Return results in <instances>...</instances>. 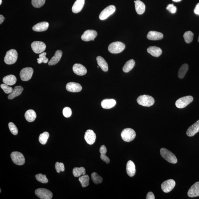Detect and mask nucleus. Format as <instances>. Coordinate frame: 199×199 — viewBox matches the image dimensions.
Listing matches in <instances>:
<instances>
[{
  "label": "nucleus",
  "instance_id": "nucleus-1",
  "mask_svg": "<svg viewBox=\"0 0 199 199\" xmlns=\"http://www.w3.org/2000/svg\"><path fill=\"white\" fill-rule=\"evenodd\" d=\"M160 153L162 158L169 163L176 164L178 162V160L174 153L165 148H162L160 149Z\"/></svg>",
  "mask_w": 199,
  "mask_h": 199
},
{
  "label": "nucleus",
  "instance_id": "nucleus-2",
  "mask_svg": "<svg viewBox=\"0 0 199 199\" xmlns=\"http://www.w3.org/2000/svg\"><path fill=\"white\" fill-rule=\"evenodd\" d=\"M137 102L143 106L149 107L154 104L155 100L152 97L147 95H143L138 97Z\"/></svg>",
  "mask_w": 199,
  "mask_h": 199
},
{
  "label": "nucleus",
  "instance_id": "nucleus-3",
  "mask_svg": "<svg viewBox=\"0 0 199 199\" xmlns=\"http://www.w3.org/2000/svg\"><path fill=\"white\" fill-rule=\"evenodd\" d=\"M125 48V45L121 42L117 41L111 43L109 45V52L112 54H118L123 52Z\"/></svg>",
  "mask_w": 199,
  "mask_h": 199
},
{
  "label": "nucleus",
  "instance_id": "nucleus-4",
  "mask_svg": "<svg viewBox=\"0 0 199 199\" xmlns=\"http://www.w3.org/2000/svg\"><path fill=\"white\" fill-rule=\"evenodd\" d=\"M136 132L133 129L127 128L124 129L121 133L122 139L125 142H130L136 138Z\"/></svg>",
  "mask_w": 199,
  "mask_h": 199
},
{
  "label": "nucleus",
  "instance_id": "nucleus-5",
  "mask_svg": "<svg viewBox=\"0 0 199 199\" xmlns=\"http://www.w3.org/2000/svg\"><path fill=\"white\" fill-rule=\"evenodd\" d=\"M17 51L14 49H12L6 52L4 58V61L7 64H13L17 61Z\"/></svg>",
  "mask_w": 199,
  "mask_h": 199
},
{
  "label": "nucleus",
  "instance_id": "nucleus-6",
  "mask_svg": "<svg viewBox=\"0 0 199 199\" xmlns=\"http://www.w3.org/2000/svg\"><path fill=\"white\" fill-rule=\"evenodd\" d=\"M12 161L17 165H22L25 164V159L24 156L21 152L13 151L10 155Z\"/></svg>",
  "mask_w": 199,
  "mask_h": 199
},
{
  "label": "nucleus",
  "instance_id": "nucleus-7",
  "mask_svg": "<svg viewBox=\"0 0 199 199\" xmlns=\"http://www.w3.org/2000/svg\"><path fill=\"white\" fill-rule=\"evenodd\" d=\"M192 96H188L179 98L176 102V105L179 109H182L187 106L193 101Z\"/></svg>",
  "mask_w": 199,
  "mask_h": 199
},
{
  "label": "nucleus",
  "instance_id": "nucleus-8",
  "mask_svg": "<svg viewBox=\"0 0 199 199\" xmlns=\"http://www.w3.org/2000/svg\"><path fill=\"white\" fill-rule=\"evenodd\" d=\"M35 193L36 196L41 199H51L53 196L52 192L43 188L36 189Z\"/></svg>",
  "mask_w": 199,
  "mask_h": 199
},
{
  "label": "nucleus",
  "instance_id": "nucleus-9",
  "mask_svg": "<svg viewBox=\"0 0 199 199\" xmlns=\"http://www.w3.org/2000/svg\"><path fill=\"white\" fill-rule=\"evenodd\" d=\"M33 72V69L30 67H25L22 69L20 74L22 81H27L30 80L32 78Z\"/></svg>",
  "mask_w": 199,
  "mask_h": 199
},
{
  "label": "nucleus",
  "instance_id": "nucleus-10",
  "mask_svg": "<svg viewBox=\"0 0 199 199\" xmlns=\"http://www.w3.org/2000/svg\"><path fill=\"white\" fill-rule=\"evenodd\" d=\"M32 50L36 54H40L45 50L46 45L43 42L36 41L33 42L31 44Z\"/></svg>",
  "mask_w": 199,
  "mask_h": 199
},
{
  "label": "nucleus",
  "instance_id": "nucleus-11",
  "mask_svg": "<svg viewBox=\"0 0 199 199\" xmlns=\"http://www.w3.org/2000/svg\"><path fill=\"white\" fill-rule=\"evenodd\" d=\"M116 7L114 5H110L104 9L100 13L99 18L101 20H104L107 19L116 11Z\"/></svg>",
  "mask_w": 199,
  "mask_h": 199
},
{
  "label": "nucleus",
  "instance_id": "nucleus-12",
  "mask_svg": "<svg viewBox=\"0 0 199 199\" xmlns=\"http://www.w3.org/2000/svg\"><path fill=\"white\" fill-rule=\"evenodd\" d=\"M98 35V33L94 30H88L85 31L81 36V39L85 41H94Z\"/></svg>",
  "mask_w": 199,
  "mask_h": 199
},
{
  "label": "nucleus",
  "instance_id": "nucleus-13",
  "mask_svg": "<svg viewBox=\"0 0 199 199\" xmlns=\"http://www.w3.org/2000/svg\"><path fill=\"white\" fill-rule=\"evenodd\" d=\"M176 185V182L173 179L165 181L161 184V188L164 192L168 193L172 191Z\"/></svg>",
  "mask_w": 199,
  "mask_h": 199
},
{
  "label": "nucleus",
  "instance_id": "nucleus-14",
  "mask_svg": "<svg viewBox=\"0 0 199 199\" xmlns=\"http://www.w3.org/2000/svg\"><path fill=\"white\" fill-rule=\"evenodd\" d=\"M84 138L87 143L92 145L95 142L96 136L94 131L89 129L85 132Z\"/></svg>",
  "mask_w": 199,
  "mask_h": 199
},
{
  "label": "nucleus",
  "instance_id": "nucleus-15",
  "mask_svg": "<svg viewBox=\"0 0 199 199\" xmlns=\"http://www.w3.org/2000/svg\"><path fill=\"white\" fill-rule=\"evenodd\" d=\"M188 195L191 198L199 196V182H195L191 186L188 191Z\"/></svg>",
  "mask_w": 199,
  "mask_h": 199
},
{
  "label": "nucleus",
  "instance_id": "nucleus-16",
  "mask_svg": "<svg viewBox=\"0 0 199 199\" xmlns=\"http://www.w3.org/2000/svg\"><path fill=\"white\" fill-rule=\"evenodd\" d=\"M73 70L75 74L78 75L83 76L86 74V68L83 65L79 63H76L73 66Z\"/></svg>",
  "mask_w": 199,
  "mask_h": 199
},
{
  "label": "nucleus",
  "instance_id": "nucleus-17",
  "mask_svg": "<svg viewBox=\"0 0 199 199\" xmlns=\"http://www.w3.org/2000/svg\"><path fill=\"white\" fill-rule=\"evenodd\" d=\"M82 87L80 84L73 82H69L66 85L67 90L71 92H81L82 90Z\"/></svg>",
  "mask_w": 199,
  "mask_h": 199
},
{
  "label": "nucleus",
  "instance_id": "nucleus-18",
  "mask_svg": "<svg viewBox=\"0 0 199 199\" xmlns=\"http://www.w3.org/2000/svg\"><path fill=\"white\" fill-rule=\"evenodd\" d=\"M199 132V120L196 123L191 126L187 131V136L190 137L193 136L197 133Z\"/></svg>",
  "mask_w": 199,
  "mask_h": 199
},
{
  "label": "nucleus",
  "instance_id": "nucleus-19",
  "mask_svg": "<svg viewBox=\"0 0 199 199\" xmlns=\"http://www.w3.org/2000/svg\"><path fill=\"white\" fill-rule=\"evenodd\" d=\"M163 37L162 33L153 31H150L147 36V39L151 40H158L162 39Z\"/></svg>",
  "mask_w": 199,
  "mask_h": 199
},
{
  "label": "nucleus",
  "instance_id": "nucleus-20",
  "mask_svg": "<svg viewBox=\"0 0 199 199\" xmlns=\"http://www.w3.org/2000/svg\"><path fill=\"white\" fill-rule=\"evenodd\" d=\"M85 3V0H76L72 7V11L75 13L81 12L83 9Z\"/></svg>",
  "mask_w": 199,
  "mask_h": 199
},
{
  "label": "nucleus",
  "instance_id": "nucleus-21",
  "mask_svg": "<svg viewBox=\"0 0 199 199\" xmlns=\"http://www.w3.org/2000/svg\"><path fill=\"white\" fill-rule=\"evenodd\" d=\"M48 27L49 23L47 22H41L35 25L33 27V30L35 32H44L47 30Z\"/></svg>",
  "mask_w": 199,
  "mask_h": 199
},
{
  "label": "nucleus",
  "instance_id": "nucleus-22",
  "mask_svg": "<svg viewBox=\"0 0 199 199\" xmlns=\"http://www.w3.org/2000/svg\"><path fill=\"white\" fill-rule=\"evenodd\" d=\"M127 172L129 176L132 177L136 174V169L135 164L131 160L127 162L126 167Z\"/></svg>",
  "mask_w": 199,
  "mask_h": 199
},
{
  "label": "nucleus",
  "instance_id": "nucleus-23",
  "mask_svg": "<svg viewBox=\"0 0 199 199\" xmlns=\"http://www.w3.org/2000/svg\"><path fill=\"white\" fill-rule=\"evenodd\" d=\"M62 55H63V52L61 50H58L56 51L54 55L53 56L52 59L48 62V65H56L57 63L61 59Z\"/></svg>",
  "mask_w": 199,
  "mask_h": 199
},
{
  "label": "nucleus",
  "instance_id": "nucleus-24",
  "mask_svg": "<svg viewBox=\"0 0 199 199\" xmlns=\"http://www.w3.org/2000/svg\"><path fill=\"white\" fill-rule=\"evenodd\" d=\"M147 52L154 57H159L162 54V50L159 47L151 46L147 49Z\"/></svg>",
  "mask_w": 199,
  "mask_h": 199
},
{
  "label": "nucleus",
  "instance_id": "nucleus-25",
  "mask_svg": "<svg viewBox=\"0 0 199 199\" xmlns=\"http://www.w3.org/2000/svg\"><path fill=\"white\" fill-rule=\"evenodd\" d=\"M116 104V100L113 99H106L101 101V107L105 109H110L115 106Z\"/></svg>",
  "mask_w": 199,
  "mask_h": 199
},
{
  "label": "nucleus",
  "instance_id": "nucleus-26",
  "mask_svg": "<svg viewBox=\"0 0 199 199\" xmlns=\"http://www.w3.org/2000/svg\"><path fill=\"white\" fill-rule=\"evenodd\" d=\"M135 8L137 13L139 14H143L145 10V5L140 0L135 1Z\"/></svg>",
  "mask_w": 199,
  "mask_h": 199
},
{
  "label": "nucleus",
  "instance_id": "nucleus-27",
  "mask_svg": "<svg viewBox=\"0 0 199 199\" xmlns=\"http://www.w3.org/2000/svg\"><path fill=\"white\" fill-rule=\"evenodd\" d=\"M23 90V87L21 86H17L14 87L12 92L10 93L8 96V99L11 100L20 95Z\"/></svg>",
  "mask_w": 199,
  "mask_h": 199
},
{
  "label": "nucleus",
  "instance_id": "nucleus-28",
  "mask_svg": "<svg viewBox=\"0 0 199 199\" xmlns=\"http://www.w3.org/2000/svg\"><path fill=\"white\" fill-rule=\"evenodd\" d=\"M3 81L4 83L8 85L12 86L15 84L17 81V78L13 75H10L3 78Z\"/></svg>",
  "mask_w": 199,
  "mask_h": 199
},
{
  "label": "nucleus",
  "instance_id": "nucleus-29",
  "mask_svg": "<svg viewBox=\"0 0 199 199\" xmlns=\"http://www.w3.org/2000/svg\"><path fill=\"white\" fill-rule=\"evenodd\" d=\"M96 59L98 66L101 67L102 70L107 72L109 69L108 65L105 60L100 56H98Z\"/></svg>",
  "mask_w": 199,
  "mask_h": 199
},
{
  "label": "nucleus",
  "instance_id": "nucleus-30",
  "mask_svg": "<svg viewBox=\"0 0 199 199\" xmlns=\"http://www.w3.org/2000/svg\"><path fill=\"white\" fill-rule=\"evenodd\" d=\"M36 115L35 112L33 109H29L25 114V117L27 121H34L36 118Z\"/></svg>",
  "mask_w": 199,
  "mask_h": 199
},
{
  "label": "nucleus",
  "instance_id": "nucleus-31",
  "mask_svg": "<svg viewBox=\"0 0 199 199\" xmlns=\"http://www.w3.org/2000/svg\"><path fill=\"white\" fill-rule=\"evenodd\" d=\"M135 65L134 59H131L128 61L123 67V71L125 73L128 72L132 70Z\"/></svg>",
  "mask_w": 199,
  "mask_h": 199
},
{
  "label": "nucleus",
  "instance_id": "nucleus-32",
  "mask_svg": "<svg viewBox=\"0 0 199 199\" xmlns=\"http://www.w3.org/2000/svg\"><path fill=\"white\" fill-rule=\"evenodd\" d=\"M85 174L86 170L84 167H75L73 170V174L76 178L83 176Z\"/></svg>",
  "mask_w": 199,
  "mask_h": 199
},
{
  "label": "nucleus",
  "instance_id": "nucleus-33",
  "mask_svg": "<svg viewBox=\"0 0 199 199\" xmlns=\"http://www.w3.org/2000/svg\"><path fill=\"white\" fill-rule=\"evenodd\" d=\"M189 69V65L185 63L182 65L179 69L178 72V77L180 78H182L185 76L186 73Z\"/></svg>",
  "mask_w": 199,
  "mask_h": 199
},
{
  "label": "nucleus",
  "instance_id": "nucleus-34",
  "mask_svg": "<svg viewBox=\"0 0 199 199\" xmlns=\"http://www.w3.org/2000/svg\"><path fill=\"white\" fill-rule=\"evenodd\" d=\"M90 178L88 175L85 174L80 176L78 180L81 182L82 187L83 188L87 187L89 184Z\"/></svg>",
  "mask_w": 199,
  "mask_h": 199
},
{
  "label": "nucleus",
  "instance_id": "nucleus-35",
  "mask_svg": "<svg viewBox=\"0 0 199 199\" xmlns=\"http://www.w3.org/2000/svg\"><path fill=\"white\" fill-rule=\"evenodd\" d=\"M183 36L186 42L189 44L191 43L193 40V34L191 31H187L184 33Z\"/></svg>",
  "mask_w": 199,
  "mask_h": 199
},
{
  "label": "nucleus",
  "instance_id": "nucleus-36",
  "mask_svg": "<svg viewBox=\"0 0 199 199\" xmlns=\"http://www.w3.org/2000/svg\"><path fill=\"white\" fill-rule=\"evenodd\" d=\"M49 133L47 132H43V134L40 135L39 137V141L41 144L42 145H45L46 144L47 140L49 137Z\"/></svg>",
  "mask_w": 199,
  "mask_h": 199
},
{
  "label": "nucleus",
  "instance_id": "nucleus-37",
  "mask_svg": "<svg viewBox=\"0 0 199 199\" xmlns=\"http://www.w3.org/2000/svg\"><path fill=\"white\" fill-rule=\"evenodd\" d=\"M91 178L94 184H101L103 182V178L96 172L93 173L91 174Z\"/></svg>",
  "mask_w": 199,
  "mask_h": 199
},
{
  "label": "nucleus",
  "instance_id": "nucleus-38",
  "mask_svg": "<svg viewBox=\"0 0 199 199\" xmlns=\"http://www.w3.org/2000/svg\"><path fill=\"white\" fill-rule=\"evenodd\" d=\"M46 52L41 53L39 55V58L37 59V63L39 64H41V63H48V59L46 58Z\"/></svg>",
  "mask_w": 199,
  "mask_h": 199
},
{
  "label": "nucleus",
  "instance_id": "nucleus-39",
  "mask_svg": "<svg viewBox=\"0 0 199 199\" xmlns=\"http://www.w3.org/2000/svg\"><path fill=\"white\" fill-rule=\"evenodd\" d=\"M36 178L38 182L42 183H47L48 182V180L45 175L38 174L36 175Z\"/></svg>",
  "mask_w": 199,
  "mask_h": 199
},
{
  "label": "nucleus",
  "instance_id": "nucleus-40",
  "mask_svg": "<svg viewBox=\"0 0 199 199\" xmlns=\"http://www.w3.org/2000/svg\"><path fill=\"white\" fill-rule=\"evenodd\" d=\"M45 0H32L33 6L36 8H40L43 6Z\"/></svg>",
  "mask_w": 199,
  "mask_h": 199
},
{
  "label": "nucleus",
  "instance_id": "nucleus-41",
  "mask_svg": "<svg viewBox=\"0 0 199 199\" xmlns=\"http://www.w3.org/2000/svg\"><path fill=\"white\" fill-rule=\"evenodd\" d=\"M9 127L10 131L12 134L14 136L18 134V130L17 127L13 123L10 122L9 123Z\"/></svg>",
  "mask_w": 199,
  "mask_h": 199
},
{
  "label": "nucleus",
  "instance_id": "nucleus-42",
  "mask_svg": "<svg viewBox=\"0 0 199 199\" xmlns=\"http://www.w3.org/2000/svg\"><path fill=\"white\" fill-rule=\"evenodd\" d=\"M55 168L56 172L58 173H59L61 171L63 172L65 170L64 165L63 163H59L58 162H56Z\"/></svg>",
  "mask_w": 199,
  "mask_h": 199
},
{
  "label": "nucleus",
  "instance_id": "nucleus-43",
  "mask_svg": "<svg viewBox=\"0 0 199 199\" xmlns=\"http://www.w3.org/2000/svg\"><path fill=\"white\" fill-rule=\"evenodd\" d=\"M1 87L5 93L6 94H10L12 92L13 89L12 87L8 86V85L5 84H2L1 85Z\"/></svg>",
  "mask_w": 199,
  "mask_h": 199
},
{
  "label": "nucleus",
  "instance_id": "nucleus-44",
  "mask_svg": "<svg viewBox=\"0 0 199 199\" xmlns=\"http://www.w3.org/2000/svg\"><path fill=\"white\" fill-rule=\"evenodd\" d=\"M63 116L66 118H69L70 117L72 114V110L70 108L66 107L63 109Z\"/></svg>",
  "mask_w": 199,
  "mask_h": 199
},
{
  "label": "nucleus",
  "instance_id": "nucleus-45",
  "mask_svg": "<svg viewBox=\"0 0 199 199\" xmlns=\"http://www.w3.org/2000/svg\"><path fill=\"white\" fill-rule=\"evenodd\" d=\"M167 10L172 14L175 13L177 11V8L173 4H170L167 5Z\"/></svg>",
  "mask_w": 199,
  "mask_h": 199
},
{
  "label": "nucleus",
  "instance_id": "nucleus-46",
  "mask_svg": "<svg viewBox=\"0 0 199 199\" xmlns=\"http://www.w3.org/2000/svg\"><path fill=\"white\" fill-rule=\"evenodd\" d=\"M100 158H101L102 160H103L104 162H105L107 164H109L110 162V159L106 155L101 154L100 155Z\"/></svg>",
  "mask_w": 199,
  "mask_h": 199
},
{
  "label": "nucleus",
  "instance_id": "nucleus-47",
  "mask_svg": "<svg viewBox=\"0 0 199 199\" xmlns=\"http://www.w3.org/2000/svg\"><path fill=\"white\" fill-rule=\"evenodd\" d=\"M107 151V149L105 146L104 145H102L100 147V152L101 154L106 155Z\"/></svg>",
  "mask_w": 199,
  "mask_h": 199
},
{
  "label": "nucleus",
  "instance_id": "nucleus-48",
  "mask_svg": "<svg viewBox=\"0 0 199 199\" xmlns=\"http://www.w3.org/2000/svg\"><path fill=\"white\" fill-rule=\"evenodd\" d=\"M147 199H155V197L154 194L151 192H149L147 193V197H146Z\"/></svg>",
  "mask_w": 199,
  "mask_h": 199
},
{
  "label": "nucleus",
  "instance_id": "nucleus-49",
  "mask_svg": "<svg viewBox=\"0 0 199 199\" xmlns=\"http://www.w3.org/2000/svg\"><path fill=\"white\" fill-rule=\"evenodd\" d=\"M194 12L195 14L199 15V3L196 5L194 10Z\"/></svg>",
  "mask_w": 199,
  "mask_h": 199
},
{
  "label": "nucleus",
  "instance_id": "nucleus-50",
  "mask_svg": "<svg viewBox=\"0 0 199 199\" xmlns=\"http://www.w3.org/2000/svg\"><path fill=\"white\" fill-rule=\"evenodd\" d=\"M5 17H3V16L2 15H0V24H1L2 23H3V21H4Z\"/></svg>",
  "mask_w": 199,
  "mask_h": 199
},
{
  "label": "nucleus",
  "instance_id": "nucleus-51",
  "mask_svg": "<svg viewBox=\"0 0 199 199\" xmlns=\"http://www.w3.org/2000/svg\"><path fill=\"white\" fill-rule=\"evenodd\" d=\"M172 1L174 2H179L181 1L182 0H172Z\"/></svg>",
  "mask_w": 199,
  "mask_h": 199
},
{
  "label": "nucleus",
  "instance_id": "nucleus-52",
  "mask_svg": "<svg viewBox=\"0 0 199 199\" xmlns=\"http://www.w3.org/2000/svg\"><path fill=\"white\" fill-rule=\"evenodd\" d=\"M2 3V0H0V5Z\"/></svg>",
  "mask_w": 199,
  "mask_h": 199
},
{
  "label": "nucleus",
  "instance_id": "nucleus-53",
  "mask_svg": "<svg viewBox=\"0 0 199 199\" xmlns=\"http://www.w3.org/2000/svg\"><path fill=\"white\" fill-rule=\"evenodd\" d=\"M198 41L199 42V36H198Z\"/></svg>",
  "mask_w": 199,
  "mask_h": 199
},
{
  "label": "nucleus",
  "instance_id": "nucleus-54",
  "mask_svg": "<svg viewBox=\"0 0 199 199\" xmlns=\"http://www.w3.org/2000/svg\"><path fill=\"white\" fill-rule=\"evenodd\" d=\"M1 191V192H0V193H1V191Z\"/></svg>",
  "mask_w": 199,
  "mask_h": 199
}]
</instances>
